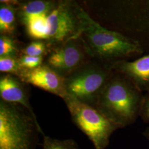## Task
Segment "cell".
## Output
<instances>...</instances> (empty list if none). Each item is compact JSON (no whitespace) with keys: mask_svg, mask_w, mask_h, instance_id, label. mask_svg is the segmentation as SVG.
Here are the masks:
<instances>
[{"mask_svg":"<svg viewBox=\"0 0 149 149\" xmlns=\"http://www.w3.org/2000/svg\"><path fill=\"white\" fill-rule=\"evenodd\" d=\"M144 138L149 141V127L146 128L143 133Z\"/></svg>","mask_w":149,"mask_h":149,"instance_id":"44dd1931","label":"cell"},{"mask_svg":"<svg viewBox=\"0 0 149 149\" xmlns=\"http://www.w3.org/2000/svg\"><path fill=\"white\" fill-rule=\"evenodd\" d=\"M139 118L143 122L149 124V92L145 93L143 96Z\"/></svg>","mask_w":149,"mask_h":149,"instance_id":"ffe728a7","label":"cell"},{"mask_svg":"<svg viewBox=\"0 0 149 149\" xmlns=\"http://www.w3.org/2000/svg\"><path fill=\"white\" fill-rule=\"evenodd\" d=\"M16 28V8L14 6L1 2L0 32L1 35L10 36Z\"/></svg>","mask_w":149,"mask_h":149,"instance_id":"5bb4252c","label":"cell"},{"mask_svg":"<svg viewBox=\"0 0 149 149\" xmlns=\"http://www.w3.org/2000/svg\"><path fill=\"white\" fill-rule=\"evenodd\" d=\"M1 100L8 103L19 104L26 108L33 117L37 119L29 103V96L21 82L11 74L0 78Z\"/></svg>","mask_w":149,"mask_h":149,"instance_id":"8fae6325","label":"cell"},{"mask_svg":"<svg viewBox=\"0 0 149 149\" xmlns=\"http://www.w3.org/2000/svg\"><path fill=\"white\" fill-rule=\"evenodd\" d=\"M17 50L15 42L10 36L1 35L0 37V56L16 57Z\"/></svg>","mask_w":149,"mask_h":149,"instance_id":"e0dca14e","label":"cell"},{"mask_svg":"<svg viewBox=\"0 0 149 149\" xmlns=\"http://www.w3.org/2000/svg\"><path fill=\"white\" fill-rule=\"evenodd\" d=\"M113 74L110 68L98 61L81 66L65 77L66 92L78 101L96 107L99 97Z\"/></svg>","mask_w":149,"mask_h":149,"instance_id":"8992f818","label":"cell"},{"mask_svg":"<svg viewBox=\"0 0 149 149\" xmlns=\"http://www.w3.org/2000/svg\"><path fill=\"white\" fill-rule=\"evenodd\" d=\"M18 60L23 69L32 70L42 65L43 58L42 56L34 57L24 55L18 59Z\"/></svg>","mask_w":149,"mask_h":149,"instance_id":"d6986e66","label":"cell"},{"mask_svg":"<svg viewBox=\"0 0 149 149\" xmlns=\"http://www.w3.org/2000/svg\"><path fill=\"white\" fill-rule=\"evenodd\" d=\"M56 4L52 1L36 0L23 3L19 8V15L22 20L34 16L49 15Z\"/></svg>","mask_w":149,"mask_h":149,"instance_id":"7c38bea8","label":"cell"},{"mask_svg":"<svg viewBox=\"0 0 149 149\" xmlns=\"http://www.w3.org/2000/svg\"><path fill=\"white\" fill-rule=\"evenodd\" d=\"M107 14L119 32L137 41L149 54V0H127L109 3Z\"/></svg>","mask_w":149,"mask_h":149,"instance_id":"277c9868","label":"cell"},{"mask_svg":"<svg viewBox=\"0 0 149 149\" xmlns=\"http://www.w3.org/2000/svg\"><path fill=\"white\" fill-rule=\"evenodd\" d=\"M45 48L46 46L44 43L38 40L30 43L27 47L22 50V52L24 55L39 57L42 56L45 53Z\"/></svg>","mask_w":149,"mask_h":149,"instance_id":"ac0fdd59","label":"cell"},{"mask_svg":"<svg viewBox=\"0 0 149 149\" xmlns=\"http://www.w3.org/2000/svg\"><path fill=\"white\" fill-rule=\"evenodd\" d=\"M42 149H81L74 139L59 140L43 135Z\"/></svg>","mask_w":149,"mask_h":149,"instance_id":"9a60e30c","label":"cell"},{"mask_svg":"<svg viewBox=\"0 0 149 149\" xmlns=\"http://www.w3.org/2000/svg\"><path fill=\"white\" fill-rule=\"evenodd\" d=\"M77 7L69 1L56 4L47 17L49 43L61 45L79 38L81 23Z\"/></svg>","mask_w":149,"mask_h":149,"instance_id":"52a82bcc","label":"cell"},{"mask_svg":"<svg viewBox=\"0 0 149 149\" xmlns=\"http://www.w3.org/2000/svg\"><path fill=\"white\" fill-rule=\"evenodd\" d=\"M83 48L78 43L77 39L64 43L49 56L47 65L66 77L81 67L85 59Z\"/></svg>","mask_w":149,"mask_h":149,"instance_id":"ba28073f","label":"cell"},{"mask_svg":"<svg viewBox=\"0 0 149 149\" xmlns=\"http://www.w3.org/2000/svg\"><path fill=\"white\" fill-rule=\"evenodd\" d=\"M70 112L72 122L85 134L95 149H106L117 126L110 122L97 108L68 95L63 100Z\"/></svg>","mask_w":149,"mask_h":149,"instance_id":"5b68a950","label":"cell"},{"mask_svg":"<svg viewBox=\"0 0 149 149\" xmlns=\"http://www.w3.org/2000/svg\"><path fill=\"white\" fill-rule=\"evenodd\" d=\"M42 129L26 108L0 100V149H37Z\"/></svg>","mask_w":149,"mask_h":149,"instance_id":"3957f363","label":"cell"},{"mask_svg":"<svg viewBox=\"0 0 149 149\" xmlns=\"http://www.w3.org/2000/svg\"><path fill=\"white\" fill-rule=\"evenodd\" d=\"M23 69L18 59L14 56H0V71L9 73L19 77Z\"/></svg>","mask_w":149,"mask_h":149,"instance_id":"2e32d148","label":"cell"},{"mask_svg":"<svg viewBox=\"0 0 149 149\" xmlns=\"http://www.w3.org/2000/svg\"><path fill=\"white\" fill-rule=\"evenodd\" d=\"M77 8L81 23L79 39L87 53L98 62L111 68L117 63L133 60L144 55V49L137 41L102 26L80 6Z\"/></svg>","mask_w":149,"mask_h":149,"instance_id":"6da1fadb","label":"cell"},{"mask_svg":"<svg viewBox=\"0 0 149 149\" xmlns=\"http://www.w3.org/2000/svg\"><path fill=\"white\" fill-rule=\"evenodd\" d=\"M48 15L34 16L23 21L27 33L36 40H48Z\"/></svg>","mask_w":149,"mask_h":149,"instance_id":"4fadbf2b","label":"cell"},{"mask_svg":"<svg viewBox=\"0 0 149 149\" xmlns=\"http://www.w3.org/2000/svg\"><path fill=\"white\" fill-rule=\"evenodd\" d=\"M111 69L128 79L142 93L149 92V54L133 60L119 62Z\"/></svg>","mask_w":149,"mask_h":149,"instance_id":"30bf717a","label":"cell"},{"mask_svg":"<svg viewBox=\"0 0 149 149\" xmlns=\"http://www.w3.org/2000/svg\"><path fill=\"white\" fill-rule=\"evenodd\" d=\"M143 96L128 79L114 72L95 108L118 129L125 128L139 118Z\"/></svg>","mask_w":149,"mask_h":149,"instance_id":"7a4b0ae2","label":"cell"},{"mask_svg":"<svg viewBox=\"0 0 149 149\" xmlns=\"http://www.w3.org/2000/svg\"><path fill=\"white\" fill-rule=\"evenodd\" d=\"M19 77L23 82L59 96L63 100L68 95L65 87V77L47 65H42L34 69H23Z\"/></svg>","mask_w":149,"mask_h":149,"instance_id":"9c48e42d","label":"cell"}]
</instances>
